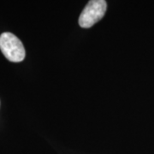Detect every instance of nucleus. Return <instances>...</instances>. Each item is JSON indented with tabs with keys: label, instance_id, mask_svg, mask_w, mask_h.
Masks as SVG:
<instances>
[{
	"label": "nucleus",
	"instance_id": "nucleus-1",
	"mask_svg": "<svg viewBox=\"0 0 154 154\" xmlns=\"http://www.w3.org/2000/svg\"><path fill=\"white\" fill-rule=\"evenodd\" d=\"M0 50L6 58L13 63L22 62L25 58V48L15 34L3 33L0 35Z\"/></svg>",
	"mask_w": 154,
	"mask_h": 154
},
{
	"label": "nucleus",
	"instance_id": "nucleus-2",
	"mask_svg": "<svg viewBox=\"0 0 154 154\" xmlns=\"http://www.w3.org/2000/svg\"><path fill=\"white\" fill-rule=\"evenodd\" d=\"M107 9L105 0H90L79 17V25L83 28H89L99 22Z\"/></svg>",
	"mask_w": 154,
	"mask_h": 154
}]
</instances>
